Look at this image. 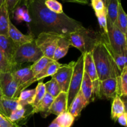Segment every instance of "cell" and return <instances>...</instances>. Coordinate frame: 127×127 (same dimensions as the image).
<instances>
[{
	"label": "cell",
	"instance_id": "cell-31",
	"mask_svg": "<svg viewBox=\"0 0 127 127\" xmlns=\"http://www.w3.org/2000/svg\"><path fill=\"white\" fill-rule=\"evenodd\" d=\"M45 94L46 90L45 87V83H43V82H40L38 83L35 88V95L33 103L31 105L32 108L35 107L39 104L40 102L44 97Z\"/></svg>",
	"mask_w": 127,
	"mask_h": 127
},
{
	"label": "cell",
	"instance_id": "cell-25",
	"mask_svg": "<svg viewBox=\"0 0 127 127\" xmlns=\"http://www.w3.org/2000/svg\"><path fill=\"white\" fill-rule=\"evenodd\" d=\"M9 14L5 4L0 7V34L7 35L8 33L9 22L10 21Z\"/></svg>",
	"mask_w": 127,
	"mask_h": 127
},
{
	"label": "cell",
	"instance_id": "cell-44",
	"mask_svg": "<svg viewBox=\"0 0 127 127\" xmlns=\"http://www.w3.org/2000/svg\"><path fill=\"white\" fill-rule=\"evenodd\" d=\"M5 3V0H0V7L2 6L3 4H4Z\"/></svg>",
	"mask_w": 127,
	"mask_h": 127
},
{
	"label": "cell",
	"instance_id": "cell-22",
	"mask_svg": "<svg viewBox=\"0 0 127 127\" xmlns=\"http://www.w3.org/2000/svg\"><path fill=\"white\" fill-rule=\"evenodd\" d=\"M117 95L120 97H126L127 94V66L124 68L119 76L117 77Z\"/></svg>",
	"mask_w": 127,
	"mask_h": 127
},
{
	"label": "cell",
	"instance_id": "cell-48",
	"mask_svg": "<svg viewBox=\"0 0 127 127\" xmlns=\"http://www.w3.org/2000/svg\"><path fill=\"white\" fill-rule=\"evenodd\" d=\"M1 71H0V74H1Z\"/></svg>",
	"mask_w": 127,
	"mask_h": 127
},
{
	"label": "cell",
	"instance_id": "cell-35",
	"mask_svg": "<svg viewBox=\"0 0 127 127\" xmlns=\"http://www.w3.org/2000/svg\"><path fill=\"white\" fill-rule=\"evenodd\" d=\"M97 18L99 27L102 31V33L105 34L107 32V9L103 12L95 14Z\"/></svg>",
	"mask_w": 127,
	"mask_h": 127
},
{
	"label": "cell",
	"instance_id": "cell-13",
	"mask_svg": "<svg viewBox=\"0 0 127 127\" xmlns=\"http://www.w3.org/2000/svg\"><path fill=\"white\" fill-rule=\"evenodd\" d=\"M7 36L16 43L17 46L21 45L26 44V43L32 42L35 40L34 37L31 33L26 35L20 32L19 30L12 23L10 20L9 22L8 33Z\"/></svg>",
	"mask_w": 127,
	"mask_h": 127
},
{
	"label": "cell",
	"instance_id": "cell-29",
	"mask_svg": "<svg viewBox=\"0 0 127 127\" xmlns=\"http://www.w3.org/2000/svg\"><path fill=\"white\" fill-rule=\"evenodd\" d=\"M53 61L50 58L43 56L42 58H40L37 62H34L33 64L31 65V69L33 74V77L40 73L50 63Z\"/></svg>",
	"mask_w": 127,
	"mask_h": 127
},
{
	"label": "cell",
	"instance_id": "cell-26",
	"mask_svg": "<svg viewBox=\"0 0 127 127\" xmlns=\"http://www.w3.org/2000/svg\"><path fill=\"white\" fill-rule=\"evenodd\" d=\"M35 95V89L24 90L21 92L17 100L20 105L25 107L27 105H32Z\"/></svg>",
	"mask_w": 127,
	"mask_h": 127
},
{
	"label": "cell",
	"instance_id": "cell-41",
	"mask_svg": "<svg viewBox=\"0 0 127 127\" xmlns=\"http://www.w3.org/2000/svg\"><path fill=\"white\" fill-rule=\"evenodd\" d=\"M62 1H65V2L81 4H87L89 2V0H62Z\"/></svg>",
	"mask_w": 127,
	"mask_h": 127
},
{
	"label": "cell",
	"instance_id": "cell-23",
	"mask_svg": "<svg viewBox=\"0 0 127 127\" xmlns=\"http://www.w3.org/2000/svg\"><path fill=\"white\" fill-rule=\"evenodd\" d=\"M53 99H54V97H53L52 95L46 93L44 97L40 102L39 104L35 107L32 108V110L30 114H34L36 113L40 112L42 114V115H43L49 110L50 107L51 105L53 102Z\"/></svg>",
	"mask_w": 127,
	"mask_h": 127
},
{
	"label": "cell",
	"instance_id": "cell-38",
	"mask_svg": "<svg viewBox=\"0 0 127 127\" xmlns=\"http://www.w3.org/2000/svg\"><path fill=\"white\" fill-rule=\"evenodd\" d=\"M19 4L20 0H5L4 4L9 15L13 14L14 11L16 7H18Z\"/></svg>",
	"mask_w": 127,
	"mask_h": 127
},
{
	"label": "cell",
	"instance_id": "cell-4",
	"mask_svg": "<svg viewBox=\"0 0 127 127\" xmlns=\"http://www.w3.org/2000/svg\"><path fill=\"white\" fill-rule=\"evenodd\" d=\"M111 52L114 54L127 53V35H125L115 24L107 21V32L101 33Z\"/></svg>",
	"mask_w": 127,
	"mask_h": 127
},
{
	"label": "cell",
	"instance_id": "cell-47",
	"mask_svg": "<svg viewBox=\"0 0 127 127\" xmlns=\"http://www.w3.org/2000/svg\"><path fill=\"white\" fill-rule=\"evenodd\" d=\"M118 1H119V2H121V0H118Z\"/></svg>",
	"mask_w": 127,
	"mask_h": 127
},
{
	"label": "cell",
	"instance_id": "cell-36",
	"mask_svg": "<svg viewBox=\"0 0 127 127\" xmlns=\"http://www.w3.org/2000/svg\"><path fill=\"white\" fill-rule=\"evenodd\" d=\"M16 68L12 66L0 50V71L1 72H12Z\"/></svg>",
	"mask_w": 127,
	"mask_h": 127
},
{
	"label": "cell",
	"instance_id": "cell-24",
	"mask_svg": "<svg viewBox=\"0 0 127 127\" xmlns=\"http://www.w3.org/2000/svg\"><path fill=\"white\" fill-rule=\"evenodd\" d=\"M120 3L121 2H119L118 0H107V4L105 6L107 9V21L112 24H115V21H116L118 9H119Z\"/></svg>",
	"mask_w": 127,
	"mask_h": 127
},
{
	"label": "cell",
	"instance_id": "cell-21",
	"mask_svg": "<svg viewBox=\"0 0 127 127\" xmlns=\"http://www.w3.org/2000/svg\"><path fill=\"white\" fill-rule=\"evenodd\" d=\"M126 111L125 102L120 97L117 95L113 99L111 107V119L114 122H117V118Z\"/></svg>",
	"mask_w": 127,
	"mask_h": 127
},
{
	"label": "cell",
	"instance_id": "cell-12",
	"mask_svg": "<svg viewBox=\"0 0 127 127\" xmlns=\"http://www.w3.org/2000/svg\"><path fill=\"white\" fill-rule=\"evenodd\" d=\"M67 100H68L67 93L61 92L56 97L54 98L53 102L48 112L42 116L43 117H47L50 114H54L58 116L62 113L68 111Z\"/></svg>",
	"mask_w": 127,
	"mask_h": 127
},
{
	"label": "cell",
	"instance_id": "cell-9",
	"mask_svg": "<svg viewBox=\"0 0 127 127\" xmlns=\"http://www.w3.org/2000/svg\"><path fill=\"white\" fill-rule=\"evenodd\" d=\"M74 64L75 62H71L68 64H62L52 76L59 84L62 92L68 93Z\"/></svg>",
	"mask_w": 127,
	"mask_h": 127
},
{
	"label": "cell",
	"instance_id": "cell-8",
	"mask_svg": "<svg viewBox=\"0 0 127 127\" xmlns=\"http://www.w3.org/2000/svg\"><path fill=\"white\" fill-rule=\"evenodd\" d=\"M0 88L2 95L9 99H17L21 93L19 86L11 72H1Z\"/></svg>",
	"mask_w": 127,
	"mask_h": 127
},
{
	"label": "cell",
	"instance_id": "cell-32",
	"mask_svg": "<svg viewBox=\"0 0 127 127\" xmlns=\"http://www.w3.org/2000/svg\"><path fill=\"white\" fill-rule=\"evenodd\" d=\"M26 112V108L20 106L11 113L10 116L9 117L8 119L12 123L16 124V123L23 120L24 118H25Z\"/></svg>",
	"mask_w": 127,
	"mask_h": 127
},
{
	"label": "cell",
	"instance_id": "cell-40",
	"mask_svg": "<svg viewBox=\"0 0 127 127\" xmlns=\"http://www.w3.org/2000/svg\"><path fill=\"white\" fill-rule=\"evenodd\" d=\"M117 121L118 122L120 125L123 127H127V112H124V114H122L121 115L117 118Z\"/></svg>",
	"mask_w": 127,
	"mask_h": 127
},
{
	"label": "cell",
	"instance_id": "cell-15",
	"mask_svg": "<svg viewBox=\"0 0 127 127\" xmlns=\"http://www.w3.org/2000/svg\"><path fill=\"white\" fill-rule=\"evenodd\" d=\"M61 65H62V64L58 62L53 60L40 73H38L36 76H35L32 79H31L29 81L27 82L25 84L24 86V90H25V89L28 88L30 85L33 84L35 82L44 79V78H47L48 76H52L57 72V71L61 66Z\"/></svg>",
	"mask_w": 127,
	"mask_h": 127
},
{
	"label": "cell",
	"instance_id": "cell-43",
	"mask_svg": "<svg viewBox=\"0 0 127 127\" xmlns=\"http://www.w3.org/2000/svg\"><path fill=\"white\" fill-rule=\"evenodd\" d=\"M48 127H60L58 125V124H57L55 121L53 120V121L51 123L50 125Z\"/></svg>",
	"mask_w": 127,
	"mask_h": 127
},
{
	"label": "cell",
	"instance_id": "cell-20",
	"mask_svg": "<svg viewBox=\"0 0 127 127\" xmlns=\"http://www.w3.org/2000/svg\"><path fill=\"white\" fill-rule=\"evenodd\" d=\"M69 47L70 44L68 35H62L58 40L52 60L58 62L61 58H63L68 53Z\"/></svg>",
	"mask_w": 127,
	"mask_h": 127
},
{
	"label": "cell",
	"instance_id": "cell-6",
	"mask_svg": "<svg viewBox=\"0 0 127 127\" xmlns=\"http://www.w3.org/2000/svg\"><path fill=\"white\" fill-rule=\"evenodd\" d=\"M84 74V59L83 55L79 57L78 60L75 62L73 74L69 83L68 91V100H67V108L69 109L72 101L80 90L81 84L83 80Z\"/></svg>",
	"mask_w": 127,
	"mask_h": 127
},
{
	"label": "cell",
	"instance_id": "cell-27",
	"mask_svg": "<svg viewBox=\"0 0 127 127\" xmlns=\"http://www.w3.org/2000/svg\"><path fill=\"white\" fill-rule=\"evenodd\" d=\"M115 24L125 35L127 34V15L121 3L119 4Z\"/></svg>",
	"mask_w": 127,
	"mask_h": 127
},
{
	"label": "cell",
	"instance_id": "cell-39",
	"mask_svg": "<svg viewBox=\"0 0 127 127\" xmlns=\"http://www.w3.org/2000/svg\"><path fill=\"white\" fill-rule=\"evenodd\" d=\"M0 127H20L0 114Z\"/></svg>",
	"mask_w": 127,
	"mask_h": 127
},
{
	"label": "cell",
	"instance_id": "cell-3",
	"mask_svg": "<svg viewBox=\"0 0 127 127\" xmlns=\"http://www.w3.org/2000/svg\"><path fill=\"white\" fill-rule=\"evenodd\" d=\"M70 46L78 48L82 54L92 52L95 45L102 39L101 33L85 27L68 35Z\"/></svg>",
	"mask_w": 127,
	"mask_h": 127
},
{
	"label": "cell",
	"instance_id": "cell-45",
	"mask_svg": "<svg viewBox=\"0 0 127 127\" xmlns=\"http://www.w3.org/2000/svg\"><path fill=\"white\" fill-rule=\"evenodd\" d=\"M2 96H3V95H2V91H1V88H0V98H1V97H2Z\"/></svg>",
	"mask_w": 127,
	"mask_h": 127
},
{
	"label": "cell",
	"instance_id": "cell-37",
	"mask_svg": "<svg viewBox=\"0 0 127 127\" xmlns=\"http://www.w3.org/2000/svg\"><path fill=\"white\" fill-rule=\"evenodd\" d=\"M91 4L95 12V14L100 13L106 9L105 5L102 0H91Z\"/></svg>",
	"mask_w": 127,
	"mask_h": 127
},
{
	"label": "cell",
	"instance_id": "cell-16",
	"mask_svg": "<svg viewBox=\"0 0 127 127\" xmlns=\"http://www.w3.org/2000/svg\"><path fill=\"white\" fill-rule=\"evenodd\" d=\"M11 73L19 86L21 92L24 91V86L25 84L33 78V74L30 66L16 69L11 72Z\"/></svg>",
	"mask_w": 127,
	"mask_h": 127
},
{
	"label": "cell",
	"instance_id": "cell-11",
	"mask_svg": "<svg viewBox=\"0 0 127 127\" xmlns=\"http://www.w3.org/2000/svg\"><path fill=\"white\" fill-rule=\"evenodd\" d=\"M18 46L7 35L0 34V50L9 63L16 69L14 63V56Z\"/></svg>",
	"mask_w": 127,
	"mask_h": 127
},
{
	"label": "cell",
	"instance_id": "cell-17",
	"mask_svg": "<svg viewBox=\"0 0 127 127\" xmlns=\"http://www.w3.org/2000/svg\"><path fill=\"white\" fill-rule=\"evenodd\" d=\"M21 106L17 99H9L2 96L0 98V114L8 119L11 113Z\"/></svg>",
	"mask_w": 127,
	"mask_h": 127
},
{
	"label": "cell",
	"instance_id": "cell-7",
	"mask_svg": "<svg viewBox=\"0 0 127 127\" xmlns=\"http://www.w3.org/2000/svg\"><path fill=\"white\" fill-rule=\"evenodd\" d=\"M62 36L54 32H43L37 36L35 42L43 56L52 60L58 42Z\"/></svg>",
	"mask_w": 127,
	"mask_h": 127
},
{
	"label": "cell",
	"instance_id": "cell-18",
	"mask_svg": "<svg viewBox=\"0 0 127 127\" xmlns=\"http://www.w3.org/2000/svg\"><path fill=\"white\" fill-rule=\"evenodd\" d=\"M88 105L81 92L79 90L72 101L69 109H68V111L76 119L79 117L83 109Z\"/></svg>",
	"mask_w": 127,
	"mask_h": 127
},
{
	"label": "cell",
	"instance_id": "cell-33",
	"mask_svg": "<svg viewBox=\"0 0 127 127\" xmlns=\"http://www.w3.org/2000/svg\"><path fill=\"white\" fill-rule=\"evenodd\" d=\"M44 4L50 11L55 13L62 14L64 12L62 4L57 0H45Z\"/></svg>",
	"mask_w": 127,
	"mask_h": 127
},
{
	"label": "cell",
	"instance_id": "cell-19",
	"mask_svg": "<svg viewBox=\"0 0 127 127\" xmlns=\"http://www.w3.org/2000/svg\"><path fill=\"white\" fill-rule=\"evenodd\" d=\"M80 91L87 104L93 101V84L89 76L84 71Z\"/></svg>",
	"mask_w": 127,
	"mask_h": 127
},
{
	"label": "cell",
	"instance_id": "cell-34",
	"mask_svg": "<svg viewBox=\"0 0 127 127\" xmlns=\"http://www.w3.org/2000/svg\"><path fill=\"white\" fill-rule=\"evenodd\" d=\"M127 53L114 54V53H112V55L114 58V62H115L117 66L118 67V68H119V69L121 73L122 72L124 68L127 66Z\"/></svg>",
	"mask_w": 127,
	"mask_h": 127
},
{
	"label": "cell",
	"instance_id": "cell-30",
	"mask_svg": "<svg viewBox=\"0 0 127 127\" xmlns=\"http://www.w3.org/2000/svg\"><path fill=\"white\" fill-rule=\"evenodd\" d=\"M46 93L52 95L53 97H56L62 92L59 84L54 79L52 78L49 81L45 83Z\"/></svg>",
	"mask_w": 127,
	"mask_h": 127
},
{
	"label": "cell",
	"instance_id": "cell-42",
	"mask_svg": "<svg viewBox=\"0 0 127 127\" xmlns=\"http://www.w3.org/2000/svg\"><path fill=\"white\" fill-rule=\"evenodd\" d=\"M32 1H33V0H20V3H21V2L23 3L24 6L26 7H27V6H28Z\"/></svg>",
	"mask_w": 127,
	"mask_h": 127
},
{
	"label": "cell",
	"instance_id": "cell-28",
	"mask_svg": "<svg viewBox=\"0 0 127 127\" xmlns=\"http://www.w3.org/2000/svg\"><path fill=\"white\" fill-rule=\"evenodd\" d=\"M75 118L68 111L62 113L54 119V121L60 127H71L74 123Z\"/></svg>",
	"mask_w": 127,
	"mask_h": 127
},
{
	"label": "cell",
	"instance_id": "cell-1",
	"mask_svg": "<svg viewBox=\"0 0 127 127\" xmlns=\"http://www.w3.org/2000/svg\"><path fill=\"white\" fill-rule=\"evenodd\" d=\"M44 2L45 0H33L26 7L30 17L28 23L29 33L35 39L43 32H54L61 35H68L84 27L82 23L64 12L57 14L50 11Z\"/></svg>",
	"mask_w": 127,
	"mask_h": 127
},
{
	"label": "cell",
	"instance_id": "cell-5",
	"mask_svg": "<svg viewBox=\"0 0 127 127\" xmlns=\"http://www.w3.org/2000/svg\"><path fill=\"white\" fill-rule=\"evenodd\" d=\"M43 56L37 46L35 40L30 43L18 46L14 56V63L16 66L25 63H34Z\"/></svg>",
	"mask_w": 127,
	"mask_h": 127
},
{
	"label": "cell",
	"instance_id": "cell-10",
	"mask_svg": "<svg viewBox=\"0 0 127 127\" xmlns=\"http://www.w3.org/2000/svg\"><path fill=\"white\" fill-rule=\"evenodd\" d=\"M117 95L116 78H109L99 81L98 99H113Z\"/></svg>",
	"mask_w": 127,
	"mask_h": 127
},
{
	"label": "cell",
	"instance_id": "cell-14",
	"mask_svg": "<svg viewBox=\"0 0 127 127\" xmlns=\"http://www.w3.org/2000/svg\"><path fill=\"white\" fill-rule=\"evenodd\" d=\"M84 59V71L89 76L93 82L94 86H97L99 84L97 74L95 66L93 60L91 52L83 54Z\"/></svg>",
	"mask_w": 127,
	"mask_h": 127
},
{
	"label": "cell",
	"instance_id": "cell-46",
	"mask_svg": "<svg viewBox=\"0 0 127 127\" xmlns=\"http://www.w3.org/2000/svg\"><path fill=\"white\" fill-rule=\"evenodd\" d=\"M103 1V2H104V4H105V6H106V4H107V0H102Z\"/></svg>",
	"mask_w": 127,
	"mask_h": 127
},
{
	"label": "cell",
	"instance_id": "cell-2",
	"mask_svg": "<svg viewBox=\"0 0 127 127\" xmlns=\"http://www.w3.org/2000/svg\"><path fill=\"white\" fill-rule=\"evenodd\" d=\"M91 53L99 81L116 78L120 76L122 73L117 66L111 52L102 36V39L95 45Z\"/></svg>",
	"mask_w": 127,
	"mask_h": 127
}]
</instances>
